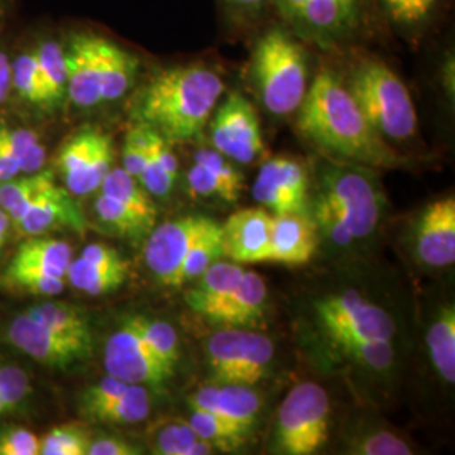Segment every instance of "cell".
Wrapping results in <instances>:
<instances>
[{
    "label": "cell",
    "instance_id": "6da1fadb",
    "mask_svg": "<svg viewBox=\"0 0 455 455\" xmlns=\"http://www.w3.org/2000/svg\"><path fill=\"white\" fill-rule=\"evenodd\" d=\"M295 115L299 133L329 156L371 169H398L408 164L405 156L374 131L334 69L315 75Z\"/></svg>",
    "mask_w": 455,
    "mask_h": 455
},
{
    "label": "cell",
    "instance_id": "7a4b0ae2",
    "mask_svg": "<svg viewBox=\"0 0 455 455\" xmlns=\"http://www.w3.org/2000/svg\"><path fill=\"white\" fill-rule=\"evenodd\" d=\"M225 95L221 73L204 61L157 71L132 103L133 124L157 132L172 146L203 137L214 108Z\"/></svg>",
    "mask_w": 455,
    "mask_h": 455
},
{
    "label": "cell",
    "instance_id": "3957f363",
    "mask_svg": "<svg viewBox=\"0 0 455 455\" xmlns=\"http://www.w3.org/2000/svg\"><path fill=\"white\" fill-rule=\"evenodd\" d=\"M68 103L92 110L129 95L140 73V58L105 34L78 29L63 39Z\"/></svg>",
    "mask_w": 455,
    "mask_h": 455
},
{
    "label": "cell",
    "instance_id": "277c9868",
    "mask_svg": "<svg viewBox=\"0 0 455 455\" xmlns=\"http://www.w3.org/2000/svg\"><path fill=\"white\" fill-rule=\"evenodd\" d=\"M250 80L268 114L293 115L309 90V51L285 24L261 29L250 56Z\"/></svg>",
    "mask_w": 455,
    "mask_h": 455
},
{
    "label": "cell",
    "instance_id": "5b68a950",
    "mask_svg": "<svg viewBox=\"0 0 455 455\" xmlns=\"http://www.w3.org/2000/svg\"><path fill=\"white\" fill-rule=\"evenodd\" d=\"M361 112L388 144H403L419 131V116L407 84L378 56L356 52L341 76Z\"/></svg>",
    "mask_w": 455,
    "mask_h": 455
},
{
    "label": "cell",
    "instance_id": "8992f818",
    "mask_svg": "<svg viewBox=\"0 0 455 455\" xmlns=\"http://www.w3.org/2000/svg\"><path fill=\"white\" fill-rule=\"evenodd\" d=\"M319 189L317 199L332 208L355 240L373 233L385 197L371 167L346 161L325 163Z\"/></svg>",
    "mask_w": 455,
    "mask_h": 455
},
{
    "label": "cell",
    "instance_id": "52a82bcc",
    "mask_svg": "<svg viewBox=\"0 0 455 455\" xmlns=\"http://www.w3.org/2000/svg\"><path fill=\"white\" fill-rule=\"evenodd\" d=\"M274 11L304 43L334 49L359 33L364 0H274Z\"/></svg>",
    "mask_w": 455,
    "mask_h": 455
},
{
    "label": "cell",
    "instance_id": "ba28073f",
    "mask_svg": "<svg viewBox=\"0 0 455 455\" xmlns=\"http://www.w3.org/2000/svg\"><path fill=\"white\" fill-rule=\"evenodd\" d=\"M331 403L327 391L312 383H299L278 407L276 443L283 454H315L329 437Z\"/></svg>",
    "mask_w": 455,
    "mask_h": 455
},
{
    "label": "cell",
    "instance_id": "9c48e42d",
    "mask_svg": "<svg viewBox=\"0 0 455 455\" xmlns=\"http://www.w3.org/2000/svg\"><path fill=\"white\" fill-rule=\"evenodd\" d=\"M275 355L272 339L260 332L227 327L206 344V361L212 379L221 385L253 387L270 370Z\"/></svg>",
    "mask_w": 455,
    "mask_h": 455
},
{
    "label": "cell",
    "instance_id": "30bf717a",
    "mask_svg": "<svg viewBox=\"0 0 455 455\" xmlns=\"http://www.w3.org/2000/svg\"><path fill=\"white\" fill-rule=\"evenodd\" d=\"M208 127L212 148L235 164L255 163L267 150L259 112L240 92L220 100Z\"/></svg>",
    "mask_w": 455,
    "mask_h": 455
},
{
    "label": "cell",
    "instance_id": "8fae6325",
    "mask_svg": "<svg viewBox=\"0 0 455 455\" xmlns=\"http://www.w3.org/2000/svg\"><path fill=\"white\" fill-rule=\"evenodd\" d=\"M114 159L112 137L95 127H83L60 147L56 165L71 195L88 196L100 189L114 167Z\"/></svg>",
    "mask_w": 455,
    "mask_h": 455
},
{
    "label": "cell",
    "instance_id": "7c38bea8",
    "mask_svg": "<svg viewBox=\"0 0 455 455\" xmlns=\"http://www.w3.org/2000/svg\"><path fill=\"white\" fill-rule=\"evenodd\" d=\"M319 321L332 341L361 338L391 341L396 324L390 314L355 291L329 295L315 306Z\"/></svg>",
    "mask_w": 455,
    "mask_h": 455
},
{
    "label": "cell",
    "instance_id": "4fadbf2b",
    "mask_svg": "<svg viewBox=\"0 0 455 455\" xmlns=\"http://www.w3.org/2000/svg\"><path fill=\"white\" fill-rule=\"evenodd\" d=\"M2 341L36 363L52 370H68L92 355V342L80 341L39 324L26 312L4 325Z\"/></svg>",
    "mask_w": 455,
    "mask_h": 455
},
{
    "label": "cell",
    "instance_id": "5bb4252c",
    "mask_svg": "<svg viewBox=\"0 0 455 455\" xmlns=\"http://www.w3.org/2000/svg\"><path fill=\"white\" fill-rule=\"evenodd\" d=\"M103 364L107 374L148 390H163L174 368L157 358L127 321L105 342Z\"/></svg>",
    "mask_w": 455,
    "mask_h": 455
},
{
    "label": "cell",
    "instance_id": "9a60e30c",
    "mask_svg": "<svg viewBox=\"0 0 455 455\" xmlns=\"http://www.w3.org/2000/svg\"><path fill=\"white\" fill-rule=\"evenodd\" d=\"M206 216H182L167 221L147 235L144 260L163 285L178 287L180 265L197 236L212 225Z\"/></svg>",
    "mask_w": 455,
    "mask_h": 455
},
{
    "label": "cell",
    "instance_id": "2e32d148",
    "mask_svg": "<svg viewBox=\"0 0 455 455\" xmlns=\"http://www.w3.org/2000/svg\"><path fill=\"white\" fill-rule=\"evenodd\" d=\"M253 197L275 214H304L309 203V172L306 165L285 156L268 159L261 165L253 184Z\"/></svg>",
    "mask_w": 455,
    "mask_h": 455
},
{
    "label": "cell",
    "instance_id": "e0dca14e",
    "mask_svg": "<svg viewBox=\"0 0 455 455\" xmlns=\"http://www.w3.org/2000/svg\"><path fill=\"white\" fill-rule=\"evenodd\" d=\"M274 216L263 208L233 212L221 227L223 257L242 263L270 260V235Z\"/></svg>",
    "mask_w": 455,
    "mask_h": 455
},
{
    "label": "cell",
    "instance_id": "ac0fdd59",
    "mask_svg": "<svg viewBox=\"0 0 455 455\" xmlns=\"http://www.w3.org/2000/svg\"><path fill=\"white\" fill-rule=\"evenodd\" d=\"M12 227L26 236H39L60 228L84 231L86 220L75 203L73 195L52 180L17 216Z\"/></svg>",
    "mask_w": 455,
    "mask_h": 455
},
{
    "label": "cell",
    "instance_id": "d6986e66",
    "mask_svg": "<svg viewBox=\"0 0 455 455\" xmlns=\"http://www.w3.org/2000/svg\"><path fill=\"white\" fill-rule=\"evenodd\" d=\"M415 253L423 265L432 268H443L454 263V196H447L425 208L415 229Z\"/></svg>",
    "mask_w": 455,
    "mask_h": 455
},
{
    "label": "cell",
    "instance_id": "ffe728a7",
    "mask_svg": "<svg viewBox=\"0 0 455 455\" xmlns=\"http://www.w3.org/2000/svg\"><path fill=\"white\" fill-rule=\"evenodd\" d=\"M188 403L191 410L208 411L214 417L233 423L250 434L260 413L259 393L243 385H214L203 387L189 395Z\"/></svg>",
    "mask_w": 455,
    "mask_h": 455
},
{
    "label": "cell",
    "instance_id": "44dd1931",
    "mask_svg": "<svg viewBox=\"0 0 455 455\" xmlns=\"http://www.w3.org/2000/svg\"><path fill=\"white\" fill-rule=\"evenodd\" d=\"M315 228L300 212L275 214L270 235V260L282 265H306L315 253Z\"/></svg>",
    "mask_w": 455,
    "mask_h": 455
},
{
    "label": "cell",
    "instance_id": "7402d4cb",
    "mask_svg": "<svg viewBox=\"0 0 455 455\" xmlns=\"http://www.w3.org/2000/svg\"><path fill=\"white\" fill-rule=\"evenodd\" d=\"M391 29L407 43H419L437 24L447 0H376Z\"/></svg>",
    "mask_w": 455,
    "mask_h": 455
},
{
    "label": "cell",
    "instance_id": "603a6c76",
    "mask_svg": "<svg viewBox=\"0 0 455 455\" xmlns=\"http://www.w3.org/2000/svg\"><path fill=\"white\" fill-rule=\"evenodd\" d=\"M243 274V268L235 261H214L204 274L197 276L196 287L186 292V304L196 314L210 319L238 287Z\"/></svg>",
    "mask_w": 455,
    "mask_h": 455
},
{
    "label": "cell",
    "instance_id": "cb8c5ba5",
    "mask_svg": "<svg viewBox=\"0 0 455 455\" xmlns=\"http://www.w3.org/2000/svg\"><path fill=\"white\" fill-rule=\"evenodd\" d=\"M267 306V283L259 274L246 272L227 302L208 321L227 327L257 324Z\"/></svg>",
    "mask_w": 455,
    "mask_h": 455
},
{
    "label": "cell",
    "instance_id": "d4e9b609",
    "mask_svg": "<svg viewBox=\"0 0 455 455\" xmlns=\"http://www.w3.org/2000/svg\"><path fill=\"white\" fill-rule=\"evenodd\" d=\"M131 267L124 265H98L83 259H73L66 280L78 292L98 297L120 289L129 278Z\"/></svg>",
    "mask_w": 455,
    "mask_h": 455
},
{
    "label": "cell",
    "instance_id": "484cf974",
    "mask_svg": "<svg viewBox=\"0 0 455 455\" xmlns=\"http://www.w3.org/2000/svg\"><path fill=\"white\" fill-rule=\"evenodd\" d=\"M24 312L39 324L46 325L58 334L93 344V334H92L88 317L76 306L60 302V300H46V302L34 304Z\"/></svg>",
    "mask_w": 455,
    "mask_h": 455
},
{
    "label": "cell",
    "instance_id": "4316f807",
    "mask_svg": "<svg viewBox=\"0 0 455 455\" xmlns=\"http://www.w3.org/2000/svg\"><path fill=\"white\" fill-rule=\"evenodd\" d=\"M71 261H73V248L69 243L39 235V236H29L26 242H22L17 248L16 255L11 263L37 267V268L48 270L51 274L66 276Z\"/></svg>",
    "mask_w": 455,
    "mask_h": 455
},
{
    "label": "cell",
    "instance_id": "83f0119b",
    "mask_svg": "<svg viewBox=\"0 0 455 455\" xmlns=\"http://www.w3.org/2000/svg\"><path fill=\"white\" fill-rule=\"evenodd\" d=\"M148 413L150 391L140 385H131L122 396L83 413V417L90 422L105 425H135L144 422Z\"/></svg>",
    "mask_w": 455,
    "mask_h": 455
},
{
    "label": "cell",
    "instance_id": "f1b7e54d",
    "mask_svg": "<svg viewBox=\"0 0 455 455\" xmlns=\"http://www.w3.org/2000/svg\"><path fill=\"white\" fill-rule=\"evenodd\" d=\"M427 347L432 366L440 378L455 383V309L447 306L440 310L439 317L430 324L427 332Z\"/></svg>",
    "mask_w": 455,
    "mask_h": 455
},
{
    "label": "cell",
    "instance_id": "f546056e",
    "mask_svg": "<svg viewBox=\"0 0 455 455\" xmlns=\"http://www.w3.org/2000/svg\"><path fill=\"white\" fill-rule=\"evenodd\" d=\"M33 49L36 61L48 90L51 108L58 110L68 101V73L63 39L44 37L37 41Z\"/></svg>",
    "mask_w": 455,
    "mask_h": 455
},
{
    "label": "cell",
    "instance_id": "4dcf8cb0",
    "mask_svg": "<svg viewBox=\"0 0 455 455\" xmlns=\"http://www.w3.org/2000/svg\"><path fill=\"white\" fill-rule=\"evenodd\" d=\"M150 449L157 455H206L214 452L186 420H164L150 434Z\"/></svg>",
    "mask_w": 455,
    "mask_h": 455
},
{
    "label": "cell",
    "instance_id": "1f68e13d",
    "mask_svg": "<svg viewBox=\"0 0 455 455\" xmlns=\"http://www.w3.org/2000/svg\"><path fill=\"white\" fill-rule=\"evenodd\" d=\"M98 191L116 197L135 216H139L147 227H156L157 210L152 203V197L124 167H112Z\"/></svg>",
    "mask_w": 455,
    "mask_h": 455
},
{
    "label": "cell",
    "instance_id": "d6a6232c",
    "mask_svg": "<svg viewBox=\"0 0 455 455\" xmlns=\"http://www.w3.org/2000/svg\"><path fill=\"white\" fill-rule=\"evenodd\" d=\"M11 92L24 103L37 107L41 110L52 112L49 103L48 90L43 80L41 69L36 61L34 49H26L16 58H12V76H11Z\"/></svg>",
    "mask_w": 455,
    "mask_h": 455
},
{
    "label": "cell",
    "instance_id": "836d02e7",
    "mask_svg": "<svg viewBox=\"0 0 455 455\" xmlns=\"http://www.w3.org/2000/svg\"><path fill=\"white\" fill-rule=\"evenodd\" d=\"M33 396L29 373L14 359L0 356V419L24 410Z\"/></svg>",
    "mask_w": 455,
    "mask_h": 455
},
{
    "label": "cell",
    "instance_id": "e575fe53",
    "mask_svg": "<svg viewBox=\"0 0 455 455\" xmlns=\"http://www.w3.org/2000/svg\"><path fill=\"white\" fill-rule=\"evenodd\" d=\"M223 259V244H221V227L212 221L189 248L186 259L180 265L178 275V287L196 280L201 274H204L214 261Z\"/></svg>",
    "mask_w": 455,
    "mask_h": 455
},
{
    "label": "cell",
    "instance_id": "d590c367",
    "mask_svg": "<svg viewBox=\"0 0 455 455\" xmlns=\"http://www.w3.org/2000/svg\"><path fill=\"white\" fill-rule=\"evenodd\" d=\"M95 203H93V212L97 214L98 221L101 225L118 233L120 236L131 238V240H144L147 235L154 228L147 227L146 223L135 216L133 212L120 203L114 196L107 195L98 191Z\"/></svg>",
    "mask_w": 455,
    "mask_h": 455
},
{
    "label": "cell",
    "instance_id": "8d00e7d4",
    "mask_svg": "<svg viewBox=\"0 0 455 455\" xmlns=\"http://www.w3.org/2000/svg\"><path fill=\"white\" fill-rule=\"evenodd\" d=\"M127 323L135 329V332L144 339L157 358L163 359L171 368H176L180 356V336L172 325L144 315L129 317Z\"/></svg>",
    "mask_w": 455,
    "mask_h": 455
},
{
    "label": "cell",
    "instance_id": "74e56055",
    "mask_svg": "<svg viewBox=\"0 0 455 455\" xmlns=\"http://www.w3.org/2000/svg\"><path fill=\"white\" fill-rule=\"evenodd\" d=\"M54 180L51 171H39L34 174H22L14 180L0 184V210L9 214L11 221H14L26 206L33 201L41 189H44L49 182Z\"/></svg>",
    "mask_w": 455,
    "mask_h": 455
},
{
    "label": "cell",
    "instance_id": "f35d334b",
    "mask_svg": "<svg viewBox=\"0 0 455 455\" xmlns=\"http://www.w3.org/2000/svg\"><path fill=\"white\" fill-rule=\"evenodd\" d=\"M0 139L11 148L22 174H34L44 169L48 154L36 132L0 125Z\"/></svg>",
    "mask_w": 455,
    "mask_h": 455
},
{
    "label": "cell",
    "instance_id": "ab89813d",
    "mask_svg": "<svg viewBox=\"0 0 455 455\" xmlns=\"http://www.w3.org/2000/svg\"><path fill=\"white\" fill-rule=\"evenodd\" d=\"M66 276L56 275L44 268L29 265L9 263L4 272V283L7 287L43 297L60 295L66 289Z\"/></svg>",
    "mask_w": 455,
    "mask_h": 455
},
{
    "label": "cell",
    "instance_id": "60d3db41",
    "mask_svg": "<svg viewBox=\"0 0 455 455\" xmlns=\"http://www.w3.org/2000/svg\"><path fill=\"white\" fill-rule=\"evenodd\" d=\"M186 422L191 425L196 434L206 442H210L218 451H235L243 445L248 432L238 428L233 423L225 422L208 411L191 410V415Z\"/></svg>",
    "mask_w": 455,
    "mask_h": 455
},
{
    "label": "cell",
    "instance_id": "b9f144b4",
    "mask_svg": "<svg viewBox=\"0 0 455 455\" xmlns=\"http://www.w3.org/2000/svg\"><path fill=\"white\" fill-rule=\"evenodd\" d=\"M334 344L341 347L342 353L346 356L355 359L356 363L373 370V371L388 370L393 363V358H395L391 341L349 338V339H339Z\"/></svg>",
    "mask_w": 455,
    "mask_h": 455
},
{
    "label": "cell",
    "instance_id": "7bdbcfd3",
    "mask_svg": "<svg viewBox=\"0 0 455 455\" xmlns=\"http://www.w3.org/2000/svg\"><path fill=\"white\" fill-rule=\"evenodd\" d=\"M90 440L80 425H60L41 437V455H86Z\"/></svg>",
    "mask_w": 455,
    "mask_h": 455
},
{
    "label": "cell",
    "instance_id": "ee69618b",
    "mask_svg": "<svg viewBox=\"0 0 455 455\" xmlns=\"http://www.w3.org/2000/svg\"><path fill=\"white\" fill-rule=\"evenodd\" d=\"M220 4L228 20L236 29L255 28L274 11V0H220Z\"/></svg>",
    "mask_w": 455,
    "mask_h": 455
},
{
    "label": "cell",
    "instance_id": "f6af8a7d",
    "mask_svg": "<svg viewBox=\"0 0 455 455\" xmlns=\"http://www.w3.org/2000/svg\"><path fill=\"white\" fill-rule=\"evenodd\" d=\"M186 182L191 193L201 197H220L223 201H236L240 196L235 195L223 180H220L206 165L193 161L188 169Z\"/></svg>",
    "mask_w": 455,
    "mask_h": 455
},
{
    "label": "cell",
    "instance_id": "bcb514c9",
    "mask_svg": "<svg viewBox=\"0 0 455 455\" xmlns=\"http://www.w3.org/2000/svg\"><path fill=\"white\" fill-rule=\"evenodd\" d=\"M351 452L359 455H410L413 451L410 449L405 440L400 439L393 432L387 430H374L363 435L361 439L353 442Z\"/></svg>",
    "mask_w": 455,
    "mask_h": 455
},
{
    "label": "cell",
    "instance_id": "7dc6e473",
    "mask_svg": "<svg viewBox=\"0 0 455 455\" xmlns=\"http://www.w3.org/2000/svg\"><path fill=\"white\" fill-rule=\"evenodd\" d=\"M195 161L206 165L210 171H212L220 180L227 184L235 195H242V191H243V174L240 172V169L235 165V163L229 161L221 152H218L212 147H201L195 154Z\"/></svg>",
    "mask_w": 455,
    "mask_h": 455
},
{
    "label": "cell",
    "instance_id": "c3c4849f",
    "mask_svg": "<svg viewBox=\"0 0 455 455\" xmlns=\"http://www.w3.org/2000/svg\"><path fill=\"white\" fill-rule=\"evenodd\" d=\"M148 154V129L133 124L131 131L127 132L124 147H122V167L139 180Z\"/></svg>",
    "mask_w": 455,
    "mask_h": 455
},
{
    "label": "cell",
    "instance_id": "681fc988",
    "mask_svg": "<svg viewBox=\"0 0 455 455\" xmlns=\"http://www.w3.org/2000/svg\"><path fill=\"white\" fill-rule=\"evenodd\" d=\"M0 455H41V437L20 425L0 427Z\"/></svg>",
    "mask_w": 455,
    "mask_h": 455
},
{
    "label": "cell",
    "instance_id": "f907efd6",
    "mask_svg": "<svg viewBox=\"0 0 455 455\" xmlns=\"http://www.w3.org/2000/svg\"><path fill=\"white\" fill-rule=\"evenodd\" d=\"M131 385L115 378L112 374H107L105 378H101L98 383L88 387L86 390L83 391L80 395V403H78V410L80 413H86L93 408L105 405L108 402H112L115 398L122 396Z\"/></svg>",
    "mask_w": 455,
    "mask_h": 455
},
{
    "label": "cell",
    "instance_id": "816d5d0a",
    "mask_svg": "<svg viewBox=\"0 0 455 455\" xmlns=\"http://www.w3.org/2000/svg\"><path fill=\"white\" fill-rule=\"evenodd\" d=\"M314 214H315L317 227L321 228V231L332 243L346 246L355 240L351 236V233L347 231V228L344 227L339 216L332 212V208L329 204H325L324 201H321V199L315 201Z\"/></svg>",
    "mask_w": 455,
    "mask_h": 455
},
{
    "label": "cell",
    "instance_id": "f5cc1de1",
    "mask_svg": "<svg viewBox=\"0 0 455 455\" xmlns=\"http://www.w3.org/2000/svg\"><path fill=\"white\" fill-rule=\"evenodd\" d=\"M142 451L127 440L118 437H97L90 440L86 455H137Z\"/></svg>",
    "mask_w": 455,
    "mask_h": 455
},
{
    "label": "cell",
    "instance_id": "db71d44e",
    "mask_svg": "<svg viewBox=\"0 0 455 455\" xmlns=\"http://www.w3.org/2000/svg\"><path fill=\"white\" fill-rule=\"evenodd\" d=\"M80 259L98 265H124L129 263L115 248L105 243H90L83 248Z\"/></svg>",
    "mask_w": 455,
    "mask_h": 455
},
{
    "label": "cell",
    "instance_id": "11a10c76",
    "mask_svg": "<svg viewBox=\"0 0 455 455\" xmlns=\"http://www.w3.org/2000/svg\"><path fill=\"white\" fill-rule=\"evenodd\" d=\"M17 176H22L19 163L12 156L11 148L0 139V184L14 180Z\"/></svg>",
    "mask_w": 455,
    "mask_h": 455
},
{
    "label": "cell",
    "instance_id": "9f6ffc18",
    "mask_svg": "<svg viewBox=\"0 0 455 455\" xmlns=\"http://www.w3.org/2000/svg\"><path fill=\"white\" fill-rule=\"evenodd\" d=\"M11 76H12V60L0 48V105L11 95Z\"/></svg>",
    "mask_w": 455,
    "mask_h": 455
},
{
    "label": "cell",
    "instance_id": "6f0895ef",
    "mask_svg": "<svg viewBox=\"0 0 455 455\" xmlns=\"http://www.w3.org/2000/svg\"><path fill=\"white\" fill-rule=\"evenodd\" d=\"M11 227H12V221H11L9 214L4 212V210H0V253H2V250L5 248L7 242H9Z\"/></svg>",
    "mask_w": 455,
    "mask_h": 455
},
{
    "label": "cell",
    "instance_id": "680465c9",
    "mask_svg": "<svg viewBox=\"0 0 455 455\" xmlns=\"http://www.w3.org/2000/svg\"><path fill=\"white\" fill-rule=\"evenodd\" d=\"M5 12H7V0H0V24L5 17Z\"/></svg>",
    "mask_w": 455,
    "mask_h": 455
}]
</instances>
